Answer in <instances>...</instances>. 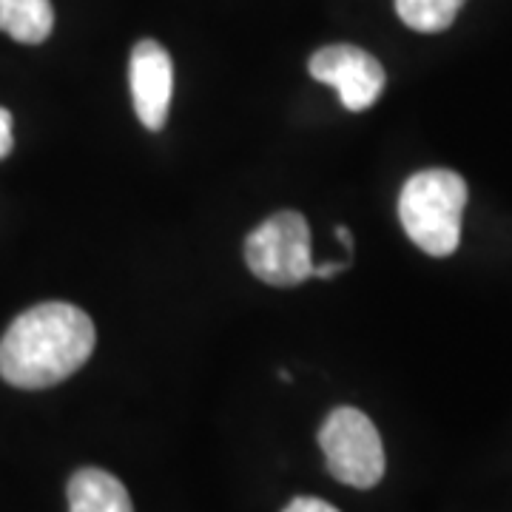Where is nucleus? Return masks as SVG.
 <instances>
[{
	"mask_svg": "<svg viewBox=\"0 0 512 512\" xmlns=\"http://www.w3.org/2000/svg\"><path fill=\"white\" fill-rule=\"evenodd\" d=\"M350 265V259H342V262H325V265H313V276L319 279H333L339 271H345Z\"/></svg>",
	"mask_w": 512,
	"mask_h": 512,
	"instance_id": "12",
	"label": "nucleus"
},
{
	"mask_svg": "<svg viewBox=\"0 0 512 512\" xmlns=\"http://www.w3.org/2000/svg\"><path fill=\"white\" fill-rule=\"evenodd\" d=\"M55 29V9L52 0H0V32L37 46Z\"/></svg>",
	"mask_w": 512,
	"mask_h": 512,
	"instance_id": "8",
	"label": "nucleus"
},
{
	"mask_svg": "<svg viewBox=\"0 0 512 512\" xmlns=\"http://www.w3.org/2000/svg\"><path fill=\"white\" fill-rule=\"evenodd\" d=\"M319 447L336 481L370 490L384 476V444L376 424L356 407H336L319 427Z\"/></svg>",
	"mask_w": 512,
	"mask_h": 512,
	"instance_id": "4",
	"label": "nucleus"
},
{
	"mask_svg": "<svg viewBox=\"0 0 512 512\" xmlns=\"http://www.w3.org/2000/svg\"><path fill=\"white\" fill-rule=\"evenodd\" d=\"M15 148L12 140V114L9 109H0V160H6Z\"/></svg>",
	"mask_w": 512,
	"mask_h": 512,
	"instance_id": "11",
	"label": "nucleus"
},
{
	"mask_svg": "<svg viewBox=\"0 0 512 512\" xmlns=\"http://www.w3.org/2000/svg\"><path fill=\"white\" fill-rule=\"evenodd\" d=\"M313 80L328 83L339 92V100L348 111L370 109L384 89V69L376 57L348 43L325 46L308 63Z\"/></svg>",
	"mask_w": 512,
	"mask_h": 512,
	"instance_id": "5",
	"label": "nucleus"
},
{
	"mask_svg": "<svg viewBox=\"0 0 512 512\" xmlns=\"http://www.w3.org/2000/svg\"><path fill=\"white\" fill-rule=\"evenodd\" d=\"M282 512H339L333 504L322 501V498H313V495H299L293 498L291 504L285 507Z\"/></svg>",
	"mask_w": 512,
	"mask_h": 512,
	"instance_id": "10",
	"label": "nucleus"
},
{
	"mask_svg": "<svg viewBox=\"0 0 512 512\" xmlns=\"http://www.w3.org/2000/svg\"><path fill=\"white\" fill-rule=\"evenodd\" d=\"M467 0H396V12L404 26L433 35L453 26V20L461 12Z\"/></svg>",
	"mask_w": 512,
	"mask_h": 512,
	"instance_id": "9",
	"label": "nucleus"
},
{
	"mask_svg": "<svg viewBox=\"0 0 512 512\" xmlns=\"http://www.w3.org/2000/svg\"><path fill=\"white\" fill-rule=\"evenodd\" d=\"M248 271L274 288H293L313 276L311 228L299 211H276L245 239Z\"/></svg>",
	"mask_w": 512,
	"mask_h": 512,
	"instance_id": "3",
	"label": "nucleus"
},
{
	"mask_svg": "<svg viewBox=\"0 0 512 512\" xmlns=\"http://www.w3.org/2000/svg\"><path fill=\"white\" fill-rule=\"evenodd\" d=\"M128 83L140 123L148 131H163L171 109L174 66H171V55L157 40H140L134 46L128 63Z\"/></svg>",
	"mask_w": 512,
	"mask_h": 512,
	"instance_id": "6",
	"label": "nucleus"
},
{
	"mask_svg": "<svg viewBox=\"0 0 512 512\" xmlns=\"http://www.w3.org/2000/svg\"><path fill=\"white\" fill-rule=\"evenodd\" d=\"M467 183L450 168L413 174L399 197L404 234L424 254L450 256L461 242V217L467 208Z\"/></svg>",
	"mask_w": 512,
	"mask_h": 512,
	"instance_id": "2",
	"label": "nucleus"
},
{
	"mask_svg": "<svg viewBox=\"0 0 512 512\" xmlns=\"http://www.w3.org/2000/svg\"><path fill=\"white\" fill-rule=\"evenodd\" d=\"M94 345L97 330L89 313L69 302H43L20 313L3 333L0 376L20 390H43L74 376Z\"/></svg>",
	"mask_w": 512,
	"mask_h": 512,
	"instance_id": "1",
	"label": "nucleus"
},
{
	"mask_svg": "<svg viewBox=\"0 0 512 512\" xmlns=\"http://www.w3.org/2000/svg\"><path fill=\"white\" fill-rule=\"evenodd\" d=\"M336 239L348 248V254H350V248H353V237H350V231L345 228V225H339V228H336Z\"/></svg>",
	"mask_w": 512,
	"mask_h": 512,
	"instance_id": "13",
	"label": "nucleus"
},
{
	"mask_svg": "<svg viewBox=\"0 0 512 512\" xmlns=\"http://www.w3.org/2000/svg\"><path fill=\"white\" fill-rule=\"evenodd\" d=\"M69 512H134L120 478L100 467H83L69 478Z\"/></svg>",
	"mask_w": 512,
	"mask_h": 512,
	"instance_id": "7",
	"label": "nucleus"
}]
</instances>
